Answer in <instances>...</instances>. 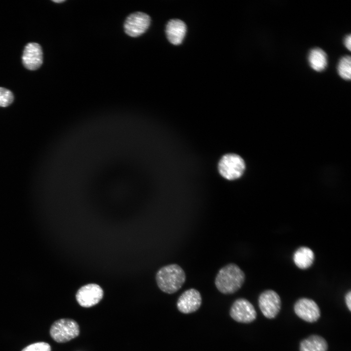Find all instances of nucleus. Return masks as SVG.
<instances>
[{
    "label": "nucleus",
    "mask_w": 351,
    "mask_h": 351,
    "mask_svg": "<svg viewBox=\"0 0 351 351\" xmlns=\"http://www.w3.org/2000/svg\"><path fill=\"white\" fill-rule=\"evenodd\" d=\"M245 280V274L242 269L234 263H229L219 270L214 284L220 292L230 294L239 290Z\"/></svg>",
    "instance_id": "f257e3e1"
},
{
    "label": "nucleus",
    "mask_w": 351,
    "mask_h": 351,
    "mask_svg": "<svg viewBox=\"0 0 351 351\" xmlns=\"http://www.w3.org/2000/svg\"><path fill=\"white\" fill-rule=\"evenodd\" d=\"M186 278L183 269L178 264H172L161 267L156 276L158 288L164 292L172 294L183 285Z\"/></svg>",
    "instance_id": "f03ea898"
},
{
    "label": "nucleus",
    "mask_w": 351,
    "mask_h": 351,
    "mask_svg": "<svg viewBox=\"0 0 351 351\" xmlns=\"http://www.w3.org/2000/svg\"><path fill=\"white\" fill-rule=\"evenodd\" d=\"M50 333L51 337L57 342L65 343L79 335V326L76 321L72 319H60L52 325Z\"/></svg>",
    "instance_id": "7ed1b4c3"
},
{
    "label": "nucleus",
    "mask_w": 351,
    "mask_h": 351,
    "mask_svg": "<svg viewBox=\"0 0 351 351\" xmlns=\"http://www.w3.org/2000/svg\"><path fill=\"white\" fill-rule=\"evenodd\" d=\"M245 168L243 159L238 155L229 154L224 155L220 160L218 170L220 175L229 180L240 177Z\"/></svg>",
    "instance_id": "20e7f679"
},
{
    "label": "nucleus",
    "mask_w": 351,
    "mask_h": 351,
    "mask_svg": "<svg viewBox=\"0 0 351 351\" xmlns=\"http://www.w3.org/2000/svg\"><path fill=\"white\" fill-rule=\"evenodd\" d=\"M258 306L265 317L269 319L275 318L279 313L281 306L278 294L273 290H267L259 295Z\"/></svg>",
    "instance_id": "39448f33"
},
{
    "label": "nucleus",
    "mask_w": 351,
    "mask_h": 351,
    "mask_svg": "<svg viewBox=\"0 0 351 351\" xmlns=\"http://www.w3.org/2000/svg\"><path fill=\"white\" fill-rule=\"evenodd\" d=\"M230 315L235 321L250 323L256 318V312L253 304L248 300L240 298L234 301L232 305Z\"/></svg>",
    "instance_id": "423d86ee"
},
{
    "label": "nucleus",
    "mask_w": 351,
    "mask_h": 351,
    "mask_svg": "<svg viewBox=\"0 0 351 351\" xmlns=\"http://www.w3.org/2000/svg\"><path fill=\"white\" fill-rule=\"evenodd\" d=\"M150 22L151 18L147 14L141 12H134L126 18L124 24V31L128 35L136 37L147 30Z\"/></svg>",
    "instance_id": "0eeeda50"
},
{
    "label": "nucleus",
    "mask_w": 351,
    "mask_h": 351,
    "mask_svg": "<svg viewBox=\"0 0 351 351\" xmlns=\"http://www.w3.org/2000/svg\"><path fill=\"white\" fill-rule=\"evenodd\" d=\"M295 313L302 320L309 323L317 321L320 317V310L312 299L303 297L297 300L293 307Z\"/></svg>",
    "instance_id": "6e6552de"
},
{
    "label": "nucleus",
    "mask_w": 351,
    "mask_h": 351,
    "mask_svg": "<svg viewBox=\"0 0 351 351\" xmlns=\"http://www.w3.org/2000/svg\"><path fill=\"white\" fill-rule=\"evenodd\" d=\"M103 291L96 284H89L81 287L76 295L78 303L85 308L91 307L97 304L102 298Z\"/></svg>",
    "instance_id": "1a4fd4ad"
},
{
    "label": "nucleus",
    "mask_w": 351,
    "mask_h": 351,
    "mask_svg": "<svg viewBox=\"0 0 351 351\" xmlns=\"http://www.w3.org/2000/svg\"><path fill=\"white\" fill-rule=\"evenodd\" d=\"M202 303L201 295L194 288H191L183 292L179 296L176 306L179 312L188 314L196 311Z\"/></svg>",
    "instance_id": "9d476101"
},
{
    "label": "nucleus",
    "mask_w": 351,
    "mask_h": 351,
    "mask_svg": "<svg viewBox=\"0 0 351 351\" xmlns=\"http://www.w3.org/2000/svg\"><path fill=\"white\" fill-rule=\"evenodd\" d=\"M22 61L27 69L35 70L39 68L43 61V53L40 45L35 42L28 43L24 49Z\"/></svg>",
    "instance_id": "9b49d317"
},
{
    "label": "nucleus",
    "mask_w": 351,
    "mask_h": 351,
    "mask_svg": "<svg viewBox=\"0 0 351 351\" xmlns=\"http://www.w3.org/2000/svg\"><path fill=\"white\" fill-rule=\"evenodd\" d=\"M186 32L185 23L178 19L171 20L166 26V33L169 41L174 45L180 44Z\"/></svg>",
    "instance_id": "f8f14e48"
},
{
    "label": "nucleus",
    "mask_w": 351,
    "mask_h": 351,
    "mask_svg": "<svg viewBox=\"0 0 351 351\" xmlns=\"http://www.w3.org/2000/svg\"><path fill=\"white\" fill-rule=\"evenodd\" d=\"M314 254L309 247L302 246L298 248L293 254V260L299 269H307L310 267L314 261Z\"/></svg>",
    "instance_id": "ddd939ff"
},
{
    "label": "nucleus",
    "mask_w": 351,
    "mask_h": 351,
    "mask_svg": "<svg viewBox=\"0 0 351 351\" xmlns=\"http://www.w3.org/2000/svg\"><path fill=\"white\" fill-rule=\"evenodd\" d=\"M328 345L326 340L318 335H312L300 343V351H327Z\"/></svg>",
    "instance_id": "4468645a"
},
{
    "label": "nucleus",
    "mask_w": 351,
    "mask_h": 351,
    "mask_svg": "<svg viewBox=\"0 0 351 351\" xmlns=\"http://www.w3.org/2000/svg\"><path fill=\"white\" fill-rule=\"evenodd\" d=\"M308 60L311 67L318 72L325 70L327 66V54L320 48H316L311 50L309 54Z\"/></svg>",
    "instance_id": "2eb2a0df"
},
{
    "label": "nucleus",
    "mask_w": 351,
    "mask_h": 351,
    "mask_svg": "<svg viewBox=\"0 0 351 351\" xmlns=\"http://www.w3.org/2000/svg\"><path fill=\"white\" fill-rule=\"evenodd\" d=\"M339 75L345 80H350L351 75V58L349 56L342 57L337 66Z\"/></svg>",
    "instance_id": "dca6fc26"
},
{
    "label": "nucleus",
    "mask_w": 351,
    "mask_h": 351,
    "mask_svg": "<svg viewBox=\"0 0 351 351\" xmlns=\"http://www.w3.org/2000/svg\"><path fill=\"white\" fill-rule=\"evenodd\" d=\"M13 100L14 96L11 91L5 88L0 87V106H8Z\"/></svg>",
    "instance_id": "f3484780"
},
{
    "label": "nucleus",
    "mask_w": 351,
    "mask_h": 351,
    "mask_svg": "<svg viewBox=\"0 0 351 351\" xmlns=\"http://www.w3.org/2000/svg\"><path fill=\"white\" fill-rule=\"evenodd\" d=\"M21 351H51V348L47 343L40 342L30 344Z\"/></svg>",
    "instance_id": "a211bd4d"
},
{
    "label": "nucleus",
    "mask_w": 351,
    "mask_h": 351,
    "mask_svg": "<svg viewBox=\"0 0 351 351\" xmlns=\"http://www.w3.org/2000/svg\"><path fill=\"white\" fill-rule=\"evenodd\" d=\"M345 301L350 311H351V292L349 291L345 295Z\"/></svg>",
    "instance_id": "6ab92c4d"
},
{
    "label": "nucleus",
    "mask_w": 351,
    "mask_h": 351,
    "mask_svg": "<svg viewBox=\"0 0 351 351\" xmlns=\"http://www.w3.org/2000/svg\"><path fill=\"white\" fill-rule=\"evenodd\" d=\"M351 35L350 34L346 36L344 39V44L345 47L349 50L351 51Z\"/></svg>",
    "instance_id": "aec40b11"
},
{
    "label": "nucleus",
    "mask_w": 351,
    "mask_h": 351,
    "mask_svg": "<svg viewBox=\"0 0 351 351\" xmlns=\"http://www.w3.org/2000/svg\"><path fill=\"white\" fill-rule=\"evenodd\" d=\"M64 0H53V1L55 2L56 3H61L64 2Z\"/></svg>",
    "instance_id": "412c9836"
}]
</instances>
